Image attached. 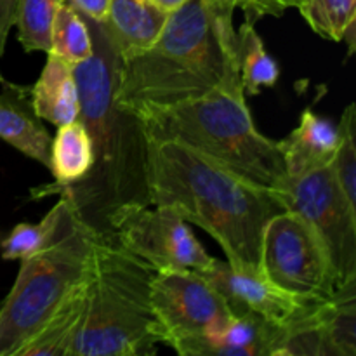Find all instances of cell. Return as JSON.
Returning <instances> with one entry per match:
<instances>
[{
	"label": "cell",
	"instance_id": "obj_1",
	"mask_svg": "<svg viewBox=\"0 0 356 356\" xmlns=\"http://www.w3.org/2000/svg\"><path fill=\"white\" fill-rule=\"evenodd\" d=\"M92 54L73 66L79 89V120L92 146L89 172L68 184L33 188L31 198L66 197L80 221L96 235L113 238L111 219L131 205L152 204L148 176L149 136L143 118L117 101L120 56L101 21L83 16Z\"/></svg>",
	"mask_w": 356,
	"mask_h": 356
},
{
	"label": "cell",
	"instance_id": "obj_2",
	"mask_svg": "<svg viewBox=\"0 0 356 356\" xmlns=\"http://www.w3.org/2000/svg\"><path fill=\"white\" fill-rule=\"evenodd\" d=\"M218 89L243 92L233 9L218 0H188L148 49L120 58L117 101L138 115Z\"/></svg>",
	"mask_w": 356,
	"mask_h": 356
},
{
	"label": "cell",
	"instance_id": "obj_3",
	"mask_svg": "<svg viewBox=\"0 0 356 356\" xmlns=\"http://www.w3.org/2000/svg\"><path fill=\"white\" fill-rule=\"evenodd\" d=\"M148 176L152 204L170 205L207 232L232 268L259 271L264 226L285 211L277 191L176 139L149 138Z\"/></svg>",
	"mask_w": 356,
	"mask_h": 356
},
{
	"label": "cell",
	"instance_id": "obj_4",
	"mask_svg": "<svg viewBox=\"0 0 356 356\" xmlns=\"http://www.w3.org/2000/svg\"><path fill=\"white\" fill-rule=\"evenodd\" d=\"M155 270L115 238L96 236L90 254L87 312L68 356L153 355L160 343L152 309Z\"/></svg>",
	"mask_w": 356,
	"mask_h": 356
},
{
	"label": "cell",
	"instance_id": "obj_5",
	"mask_svg": "<svg viewBox=\"0 0 356 356\" xmlns=\"http://www.w3.org/2000/svg\"><path fill=\"white\" fill-rule=\"evenodd\" d=\"M139 117L149 138L184 143L261 186L278 190L287 177L278 141L257 131L243 92L218 89Z\"/></svg>",
	"mask_w": 356,
	"mask_h": 356
},
{
	"label": "cell",
	"instance_id": "obj_6",
	"mask_svg": "<svg viewBox=\"0 0 356 356\" xmlns=\"http://www.w3.org/2000/svg\"><path fill=\"white\" fill-rule=\"evenodd\" d=\"M96 236L73 211L49 245L21 259L16 282L0 305V356H17L65 296L87 277Z\"/></svg>",
	"mask_w": 356,
	"mask_h": 356
},
{
	"label": "cell",
	"instance_id": "obj_7",
	"mask_svg": "<svg viewBox=\"0 0 356 356\" xmlns=\"http://www.w3.org/2000/svg\"><path fill=\"white\" fill-rule=\"evenodd\" d=\"M259 271L298 298L327 299L336 291V275L322 238L292 211L268 219L261 236Z\"/></svg>",
	"mask_w": 356,
	"mask_h": 356
},
{
	"label": "cell",
	"instance_id": "obj_8",
	"mask_svg": "<svg viewBox=\"0 0 356 356\" xmlns=\"http://www.w3.org/2000/svg\"><path fill=\"white\" fill-rule=\"evenodd\" d=\"M277 191L285 211L301 216L322 238L336 289L356 280V209L348 204L327 165L299 177H285Z\"/></svg>",
	"mask_w": 356,
	"mask_h": 356
},
{
	"label": "cell",
	"instance_id": "obj_9",
	"mask_svg": "<svg viewBox=\"0 0 356 356\" xmlns=\"http://www.w3.org/2000/svg\"><path fill=\"white\" fill-rule=\"evenodd\" d=\"M111 235L155 271L205 270L214 261L191 232L190 222L170 205L122 209L111 219Z\"/></svg>",
	"mask_w": 356,
	"mask_h": 356
},
{
	"label": "cell",
	"instance_id": "obj_10",
	"mask_svg": "<svg viewBox=\"0 0 356 356\" xmlns=\"http://www.w3.org/2000/svg\"><path fill=\"white\" fill-rule=\"evenodd\" d=\"M152 309L160 343L174 351L186 341L221 330L233 312L198 270L155 271Z\"/></svg>",
	"mask_w": 356,
	"mask_h": 356
},
{
	"label": "cell",
	"instance_id": "obj_11",
	"mask_svg": "<svg viewBox=\"0 0 356 356\" xmlns=\"http://www.w3.org/2000/svg\"><path fill=\"white\" fill-rule=\"evenodd\" d=\"M198 271L226 299L233 315L254 313L268 322L285 325L309 302L316 301L282 291L261 271L235 270L229 266L228 261L214 259L211 266Z\"/></svg>",
	"mask_w": 356,
	"mask_h": 356
},
{
	"label": "cell",
	"instance_id": "obj_12",
	"mask_svg": "<svg viewBox=\"0 0 356 356\" xmlns=\"http://www.w3.org/2000/svg\"><path fill=\"white\" fill-rule=\"evenodd\" d=\"M282 325L254 313H236L221 330L186 341L176 350L181 356H273Z\"/></svg>",
	"mask_w": 356,
	"mask_h": 356
},
{
	"label": "cell",
	"instance_id": "obj_13",
	"mask_svg": "<svg viewBox=\"0 0 356 356\" xmlns=\"http://www.w3.org/2000/svg\"><path fill=\"white\" fill-rule=\"evenodd\" d=\"M0 139L51 170L52 138L31 103L28 86L9 82L0 73Z\"/></svg>",
	"mask_w": 356,
	"mask_h": 356
},
{
	"label": "cell",
	"instance_id": "obj_14",
	"mask_svg": "<svg viewBox=\"0 0 356 356\" xmlns=\"http://www.w3.org/2000/svg\"><path fill=\"white\" fill-rule=\"evenodd\" d=\"M339 132L327 118L306 108L299 125L285 139L278 141L287 176L299 177L330 165L336 155Z\"/></svg>",
	"mask_w": 356,
	"mask_h": 356
},
{
	"label": "cell",
	"instance_id": "obj_15",
	"mask_svg": "<svg viewBox=\"0 0 356 356\" xmlns=\"http://www.w3.org/2000/svg\"><path fill=\"white\" fill-rule=\"evenodd\" d=\"M167 16L148 0H110L108 14L101 23L118 56L129 58L156 40Z\"/></svg>",
	"mask_w": 356,
	"mask_h": 356
},
{
	"label": "cell",
	"instance_id": "obj_16",
	"mask_svg": "<svg viewBox=\"0 0 356 356\" xmlns=\"http://www.w3.org/2000/svg\"><path fill=\"white\" fill-rule=\"evenodd\" d=\"M87 289L89 273L65 296L44 325L17 351V356H68L86 320Z\"/></svg>",
	"mask_w": 356,
	"mask_h": 356
},
{
	"label": "cell",
	"instance_id": "obj_17",
	"mask_svg": "<svg viewBox=\"0 0 356 356\" xmlns=\"http://www.w3.org/2000/svg\"><path fill=\"white\" fill-rule=\"evenodd\" d=\"M30 92L35 111L42 120L61 127L79 118L80 101L73 66L58 56L47 54L44 70L30 87Z\"/></svg>",
	"mask_w": 356,
	"mask_h": 356
},
{
	"label": "cell",
	"instance_id": "obj_18",
	"mask_svg": "<svg viewBox=\"0 0 356 356\" xmlns=\"http://www.w3.org/2000/svg\"><path fill=\"white\" fill-rule=\"evenodd\" d=\"M320 318L334 356L356 355V280L320 301Z\"/></svg>",
	"mask_w": 356,
	"mask_h": 356
},
{
	"label": "cell",
	"instance_id": "obj_19",
	"mask_svg": "<svg viewBox=\"0 0 356 356\" xmlns=\"http://www.w3.org/2000/svg\"><path fill=\"white\" fill-rule=\"evenodd\" d=\"M92 165V146L82 122L76 120L58 127L52 139L51 172L56 184H68L89 172Z\"/></svg>",
	"mask_w": 356,
	"mask_h": 356
},
{
	"label": "cell",
	"instance_id": "obj_20",
	"mask_svg": "<svg viewBox=\"0 0 356 356\" xmlns=\"http://www.w3.org/2000/svg\"><path fill=\"white\" fill-rule=\"evenodd\" d=\"M73 214L72 202L66 197H59L58 204L45 214L37 225L19 222L2 242V257L6 261H21L42 247L49 245L61 233L70 216Z\"/></svg>",
	"mask_w": 356,
	"mask_h": 356
},
{
	"label": "cell",
	"instance_id": "obj_21",
	"mask_svg": "<svg viewBox=\"0 0 356 356\" xmlns=\"http://www.w3.org/2000/svg\"><path fill=\"white\" fill-rule=\"evenodd\" d=\"M238 33V70L243 94L256 96L264 87H275L280 76L278 63L268 54L252 21H243Z\"/></svg>",
	"mask_w": 356,
	"mask_h": 356
},
{
	"label": "cell",
	"instance_id": "obj_22",
	"mask_svg": "<svg viewBox=\"0 0 356 356\" xmlns=\"http://www.w3.org/2000/svg\"><path fill=\"white\" fill-rule=\"evenodd\" d=\"M68 65L75 66L92 54V38L82 14L70 0H63L56 13L51 33V51Z\"/></svg>",
	"mask_w": 356,
	"mask_h": 356
},
{
	"label": "cell",
	"instance_id": "obj_23",
	"mask_svg": "<svg viewBox=\"0 0 356 356\" xmlns=\"http://www.w3.org/2000/svg\"><path fill=\"white\" fill-rule=\"evenodd\" d=\"M63 0H19L14 26L17 40L26 52L51 51V33L56 13Z\"/></svg>",
	"mask_w": 356,
	"mask_h": 356
},
{
	"label": "cell",
	"instance_id": "obj_24",
	"mask_svg": "<svg viewBox=\"0 0 356 356\" xmlns=\"http://www.w3.org/2000/svg\"><path fill=\"white\" fill-rule=\"evenodd\" d=\"M298 10L315 33L332 42H343L356 21V0H302Z\"/></svg>",
	"mask_w": 356,
	"mask_h": 356
},
{
	"label": "cell",
	"instance_id": "obj_25",
	"mask_svg": "<svg viewBox=\"0 0 356 356\" xmlns=\"http://www.w3.org/2000/svg\"><path fill=\"white\" fill-rule=\"evenodd\" d=\"M355 124H356V108L355 104H348L343 111L339 127V143H337L336 155H334L330 167H332L334 177L343 191L344 198L351 207L356 209V143H355Z\"/></svg>",
	"mask_w": 356,
	"mask_h": 356
},
{
	"label": "cell",
	"instance_id": "obj_26",
	"mask_svg": "<svg viewBox=\"0 0 356 356\" xmlns=\"http://www.w3.org/2000/svg\"><path fill=\"white\" fill-rule=\"evenodd\" d=\"M218 2L232 7L233 10L242 9L247 21L256 23L259 17L264 16H284L289 9H298L302 0H218Z\"/></svg>",
	"mask_w": 356,
	"mask_h": 356
},
{
	"label": "cell",
	"instance_id": "obj_27",
	"mask_svg": "<svg viewBox=\"0 0 356 356\" xmlns=\"http://www.w3.org/2000/svg\"><path fill=\"white\" fill-rule=\"evenodd\" d=\"M17 2L19 0H0V58L3 56L9 31L16 21Z\"/></svg>",
	"mask_w": 356,
	"mask_h": 356
},
{
	"label": "cell",
	"instance_id": "obj_28",
	"mask_svg": "<svg viewBox=\"0 0 356 356\" xmlns=\"http://www.w3.org/2000/svg\"><path fill=\"white\" fill-rule=\"evenodd\" d=\"M82 16L94 21H104L110 7V0H70Z\"/></svg>",
	"mask_w": 356,
	"mask_h": 356
},
{
	"label": "cell",
	"instance_id": "obj_29",
	"mask_svg": "<svg viewBox=\"0 0 356 356\" xmlns=\"http://www.w3.org/2000/svg\"><path fill=\"white\" fill-rule=\"evenodd\" d=\"M148 2H152L153 6L159 7V9L163 10V13L170 14L174 13V10L179 9V7H183L188 0H148Z\"/></svg>",
	"mask_w": 356,
	"mask_h": 356
}]
</instances>
